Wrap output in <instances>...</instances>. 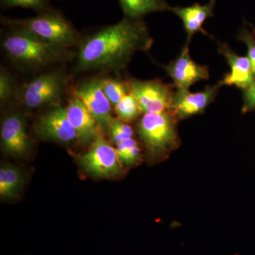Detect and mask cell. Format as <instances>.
<instances>
[{
    "mask_svg": "<svg viewBox=\"0 0 255 255\" xmlns=\"http://www.w3.org/2000/svg\"><path fill=\"white\" fill-rule=\"evenodd\" d=\"M129 94L135 97L142 114H160L171 112L174 94V85L164 83L159 79L127 80Z\"/></svg>",
    "mask_w": 255,
    "mask_h": 255,
    "instance_id": "52a82bcc",
    "label": "cell"
},
{
    "mask_svg": "<svg viewBox=\"0 0 255 255\" xmlns=\"http://www.w3.org/2000/svg\"><path fill=\"white\" fill-rule=\"evenodd\" d=\"M179 121L171 112L145 113L139 119L136 131L150 158L162 160L179 147Z\"/></svg>",
    "mask_w": 255,
    "mask_h": 255,
    "instance_id": "277c9868",
    "label": "cell"
},
{
    "mask_svg": "<svg viewBox=\"0 0 255 255\" xmlns=\"http://www.w3.org/2000/svg\"><path fill=\"white\" fill-rule=\"evenodd\" d=\"M85 103L95 119L102 135H109L113 124L112 105L104 93L100 77H92L82 80L70 89Z\"/></svg>",
    "mask_w": 255,
    "mask_h": 255,
    "instance_id": "8992f818",
    "label": "cell"
},
{
    "mask_svg": "<svg viewBox=\"0 0 255 255\" xmlns=\"http://www.w3.org/2000/svg\"><path fill=\"white\" fill-rule=\"evenodd\" d=\"M141 158V147H140L138 142H137L128 152L127 155L122 161V165L130 167V166H133L138 163Z\"/></svg>",
    "mask_w": 255,
    "mask_h": 255,
    "instance_id": "d4e9b609",
    "label": "cell"
},
{
    "mask_svg": "<svg viewBox=\"0 0 255 255\" xmlns=\"http://www.w3.org/2000/svg\"><path fill=\"white\" fill-rule=\"evenodd\" d=\"M243 98L242 113L246 114L255 110V82L251 86L243 90Z\"/></svg>",
    "mask_w": 255,
    "mask_h": 255,
    "instance_id": "cb8c5ba5",
    "label": "cell"
},
{
    "mask_svg": "<svg viewBox=\"0 0 255 255\" xmlns=\"http://www.w3.org/2000/svg\"><path fill=\"white\" fill-rule=\"evenodd\" d=\"M220 82L206 87L204 91L192 93L189 90L177 89L174 92L171 112L178 121L201 114L214 102L220 87Z\"/></svg>",
    "mask_w": 255,
    "mask_h": 255,
    "instance_id": "7c38bea8",
    "label": "cell"
},
{
    "mask_svg": "<svg viewBox=\"0 0 255 255\" xmlns=\"http://www.w3.org/2000/svg\"><path fill=\"white\" fill-rule=\"evenodd\" d=\"M18 86H16L14 77L7 69L1 67L0 70V103L1 106L16 100Z\"/></svg>",
    "mask_w": 255,
    "mask_h": 255,
    "instance_id": "ffe728a7",
    "label": "cell"
},
{
    "mask_svg": "<svg viewBox=\"0 0 255 255\" xmlns=\"http://www.w3.org/2000/svg\"><path fill=\"white\" fill-rule=\"evenodd\" d=\"M109 135L112 141L117 145L124 140L132 138L134 136V130L127 122L117 118L114 119L110 128Z\"/></svg>",
    "mask_w": 255,
    "mask_h": 255,
    "instance_id": "44dd1931",
    "label": "cell"
},
{
    "mask_svg": "<svg viewBox=\"0 0 255 255\" xmlns=\"http://www.w3.org/2000/svg\"><path fill=\"white\" fill-rule=\"evenodd\" d=\"M23 180L19 169L4 164L0 169V195L3 198L15 197L20 191Z\"/></svg>",
    "mask_w": 255,
    "mask_h": 255,
    "instance_id": "e0dca14e",
    "label": "cell"
},
{
    "mask_svg": "<svg viewBox=\"0 0 255 255\" xmlns=\"http://www.w3.org/2000/svg\"><path fill=\"white\" fill-rule=\"evenodd\" d=\"M215 4L216 1L211 0L204 5L194 4L187 7L172 8V11L182 20L184 29L187 33V41H190L193 35L198 32L209 35L203 28V24L208 18L214 16Z\"/></svg>",
    "mask_w": 255,
    "mask_h": 255,
    "instance_id": "9a60e30c",
    "label": "cell"
},
{
    "mask_svg": "<svg viewBox=\"0 0 255 255\" xmlns=\"http://www.w3.org/2000/svg\"><path fill=\"white\" fill-rule=\"evenodd\" d=\"M100 79L104 93L114 107L119 103L124 96L129 94L127 80L109 77H100Z\"/></svg>",
    "mask_w": 255,
    "mask_h": 255,
    "instance_id": "ac0fdd59",
    "label": "cell"
},
{
    "mask_svg": "<svg viewBox=\"0 0 255 255\" xmlns=\"http://www.w3.org/2000/svg\"><path fill=\"white\" fill-rule=\"evenodd\" d=\"M114 112L121 120L129 123L138 118L142 114L141 108L135 97L130 94L124 96L114 107Z\"/></svg>",
    "mask_w": 255,
    "mask_h": 255,
    "instance_id": "d6986e66",
    "label": "cell"
},
{
    "mask_svg": "<svg viewBox=\"0 0 255 255\" xmlns=\"http://www.w3.org/2000/svg\"><path fill=\"white\" fill-rule=\"evenodd\" d=\"M79 162L87 173L97 177H113L123 174L122 164L110 142L100 134L87 152L79 156Z\"/></svg>",
    "mask_w": 255,
    "mask_h": 255,
    "instance_id": "ba28073f",
    "label": "cell"
},
{
    "mask_svg": "<svg viewBox=\"0 0 255 255\" xmlns=\"http://www.w3.org/2000/svg\"><path fill=\"white\" fill-rule=\"evenodd\" d=\"M1 143L6 152L15 156L25 155L31 147L26 130V117L21 112H9L1 119Z\"/></svg>",
    "mask_w": 255,
    "mask_h": 255,
    "instance_id": "30bf717a",
    "label": "cell"
},
{
    "mask_svg": "<svg viewBox=\"0 0 255 255\" xmlns=\"http://www.w3.org/2000/svg\"><path fill=\"white\" fill-rule=\"evenodd\" d=\"M9 27L1 38V48L8 60L18 69L40 73L75 58L76 52L71 48L42 41L25 28Z\"/></svg>",
    "mask_w": 255,
    "mask_h": 255,
    "instance_id": "7a4b0ae2",
    "label": "cell"
},
{
    "mask_svg": "<svg viewBox=\"0 0 255 255\" xmlns=\"http://www.w3.org/2000/svg\"><path fill=\"white\" fill-rule=\"evenodd\" d=\"M7 26H18L31 32L42 41L73 48L78 46L81 35L73 23L57 10L47 9L33 17L11 18L1 17Z\"/></svg>",
    "mask_w": 255,
    "mask_h": 255,
    "instance_id": "5b68a950",
    "label": "cell"
},
{
    "mask_svg": "<svg viewBox=\"0 0 255 255\" xmlns=\"http://www.w3.org/2000/svg\"><path fill=\"white\" fill-rule=\"evenodd\" d=\"M71 89V77L62 67L42 72L18 87L16 100L28 110L61 105L62 99Z\"/></svg>",
    "mask_w": 255,
    "mask_h": 255,
    "instance_id": "3957f363",
    "label": "cell"
},
{
    "mask_svg": "<svg viewBox=\"0 0 255 255\" xmlns=\"http://www.w3.org/2000/svg\"><path fill=\"white\" fill-rule=\"evenodd\" d=\"M35 134L47 141L70 144L78 142L77 133L70 124L66 107L58 105L50 107L40 116L33 124Z\"/></svg>",
    "mask_w": 255,
    "mask_h": 255,
    "instance_id": "9c48e42d",
    "label": "cell"
},
{
    "mask_svg": "<svg viewBox=\"0 0 255 255\" xmlns=\"http://www.w3.org/2000/svg\"><path fill=\"white\" fill-rule=\"evenodd\" d=\"M5 7H23L36 10L41 12L48 9L49 0H1Z\"/></svg>",
    "mask_w": 255,
    "mask_h": 255,
    "instance_id": "7402d4cb",
    "label": "cell"
},
{
    "mask_svg": "<svg viewBox=\"0 0 255 255\" xmlns=\"http://www.w3.org/2000/svg\"><path fill=\"white\" fill-rule=\"evenodd\" d=\"M66 110L69 121L76 131L78 143L92 144L101 132L86 105L70 92Z\"/></svg>",
    "mask_w": 255,
    "mask_h": 255,
    "instance_id": "4fadbf2b",
    "label": "cell"
},
{
    "mask_svg": "<svg viewBox=\"0 0 255 255\" xmlns=\"http://www.w3.org/2000/svg\"><path fill=\"white\" fill-rule=\"evenodd\" d=\"M189 42L187 41L183 47L181 54L177 59L163 66L177 89L189 90L196 82L209 78V68L199 65L191 58L189 54Z\"/></svg>",
    "mask_w": 255,
    "mask_h": 255,
    "instance_id": "8fae6325",
    "label": "cell"
},
{
    "mask_svg": "<svg viewBox=\"0 0 255 255\" xmlns=\"http://www.w3.org/2000/svg\"><path fill=\"white\" fill-rule=\"evenodd\" d=\"M238 40L243 42L248 47V57L251 61L253 74L255 77V30L250 31L243 27L240 31Z\"/></svg>",
    "mask_w": 255,
    "mask_h": 255,
    "instance_id": "603a6c76",
    "label": "cell"
},
{
    "mask_svg": "<svg viewBox=\"0 0 255 255\" xmlns=\"http://www.w3.org/2000/svg\"><path fill=\"white\" fill-rule=\"evenodd\" d=\"M124 17L141 19L145 15L157 11H172V6L164 0H119Z\"/></svg>",
    "mask_w": 255,
    "mask_h": 255,
    "instance_id": "2e32d148",
    "label": "cell"
},
{
    "mask_svg": "<svg viewBox=\"0 0 255 255\" xmlns=\"http://www.w3.org/2000/svg\"><path fill=\"white\" fill-rule=\"evenodd\" d=\"M153 42L142 18L124 17L82 38L77 46L74 70L78 73H120L135 53L148 51Z\"/></svg>",
    "mask_w": 255,
    "mask_h": 255,
    "instance_id": "6da1fadb",
    "label": "cell"
},
{
    "mask_svg": "<svg viewBox=\"0 0 255 255\" xmlns=\"http://www.w3.org/2000/svg\"><path fill=\"white\" fill-rule=\"evenodd\" d=\"M219 52L225 57L231 69V73L225 75L220 81L221 86H236L244 90L255 82L251 61L248 57L240 56L226 43L219 42Z\"/></svg>",
    "mask_w": 255,
    "mask_h": 255,
    "instance_id": "5bb4252c",
    "label": "cell"
}]
</instances>
